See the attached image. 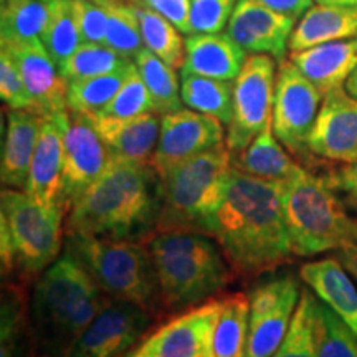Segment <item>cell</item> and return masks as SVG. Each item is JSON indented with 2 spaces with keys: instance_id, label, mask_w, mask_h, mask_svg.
Returning <instances> with one entry per match:
<instances>
[{
  "instance_id": "47",
  "label": "cell",
  "mask_w": 357,
  "mask_h": 357,
  "mask_svg": "<svg viewBox=\"0 0 357 357\" xmlns=\"http://www.w3.org/2000/svg\"><path fill=\"white\" fill-rule=\"evenodd\" d=\"M344 88L352 98H356V100H357V68L352 71L351 77L347 78V82L344 83Z\"/></svg>"
},
{
  "instance_id": "28",
  "label": "cell",
  "mask_w": 357,
  "mask_h": 357,
  "mask_svg": "<svg viewBox=\"0 0 357 357\" xmlns=\"http://www.w3.org/2000/svg\"><path fill=\"white\" fill-rule=\"evenodd\" d=\"M181 96L189 109L208 114L229 126L234 116V83L181 71Z\"/></svg>"
},
{
  "instance_id": "35",
  "label": "cell",
  "mask_w": 357,
  "mask_h": 357,
  "mask_svg": "<svg viewBox=\"0 0 357 357\" xmlns=\"http://www.w3.org/2000/svg\"><path fill=\"white\" fill-rule=\"evenodd\" d=\"M40 40L58 70L77 52L83 42L70 0H50V19Z\"/></svg>"
},
{
  "instance_id": "22",
  "label": "cell",
  "mask_w": 357,
  "mask_h": 357,
  "mask_svg": "<svg viewBox=\"0 0 357 357\" xmlns=\"http://www.w3.org/2000/svg\"><path fill=\"white\" fill-rule=\"evenodd\" d=\"M42 116L30 109H8L2 146L0 181L3 189L25 190L30 164L37 147Z\"/></svg>"
},
{
  "instance_id": "18",
  "label": "cell",
  "mask_w": 357,
  "mask_h": 357,
  "mask_svg": "<svg viewBox=\"0 0 357 357\" xmlns=\"http://www.w3.org/2000/svg\"><path fill=\"white\" fill-rule=\"evenodd\" d=\"M310 153L334 162H357V100L344 86L324 95L310 136Z\"/></svg>"
},
{
  "instance_id": "36",
  "label": "cell",
  "mask_w": 357,
  "mask_h": 357,
  "mask_svg": "<svg viewBox=\"0 0 357 357\" xmlns=\"http://www.w3.org/2000/svg\"><path fill=\"white\" fill-rule=\"evenodd\" d=\"M132 61L134 60L119 55L113 48L102 43H82L77 52L61 65L60 73L70 83L75 79H86L113 73V71L131 65Z\"/></svg>"
},
{
  "instance_id": "52",
  "label": "cell",
  "mask_w": 357,
  "mask_h": 357,
  "mask_svg": "<svg viewBox=\"0 0 357 357\" xmlns=\"http://www.w3.org/2000/svg\"><path fill=\"white\" fill-rule=\"evenodd\" d=\"M42 357H45V356H42Z\"/></svg>"
},
{
  "instance_id": "23",
  "label": "cell",
  "mask_w": 357,
  "mask_h": 357,
  "mask_svg": "<svg viewBox=\"0 0 357 357\" xmlns=\"http://www.w3.org/2000/svg\"><path fill=\"white\" fill-rule=\"evenodd\" d=\"M289 60L326 95L344 86L347 78L357 68V38L337 40L301 52H291Z\"/></svg>"
},
{
  "instance_id": "1",
  "label": "cell",
  "mask_w": 357,
  "mask_h": 357,
  "mask_svg": "<svg viewBox=\"0 0 357 357\" xmlns=\"http://www.w3.org/2000/svg\"><path fill=\"white\" fill-rule=\"evenodd\" d=\"M283 182L248 176L231 166L212 236L236 278L253 280L293 257L281 207Z\"/></svg>"
},
{
  "instance_id": "51",
  "label": "cell",
  "mask_w": 357,
  "mask_h": 357,
  "mask_svg": "<svg viewBox=\"0 0 357 357\" xmlns=\"http://www.w3.org/2000/svg\"><path fill=\"white\" fill-rule=\"evenodd\" d=\"M314 2H318V3H323V2H326V0H314Z\"/></svg>"
},
{
  "instance_id": "27",
  "label": "cell",
  "mask_w": 357,
  "mask_h": 357,
  "mask_svg": "<svg viewBox=\"0 0 357 357\" xmlns=\"http://www.w3.org/2000/svg\"><path fill=\"white\" fill-rule=\"evenodd\" d=\"M33 346L30 298L22 283L3 281L0 310V357H24Z\"/></svg>"
},
{
  "instance_id": "26",
  "label": "cell",
  "mask_w": 357,
  "mask_h": 357,
  "mask_svg": "<svg viewBox=\"0 0 357 357\" xmlns=\"http://www.w3.org/2000/svg\"><path fill=\"white\" fill-rule=\"evenodd\" d=\"M231 166L252 177L283 182L300 164L283 149L270 124L243 151L231 154Z\"/></svg>"
},
{
  "instance_id": "24",
  "label": "cell",
  "mask_w": 357,
  "mask_h": 357,
  "mask_svg": "<svg viewBox=\"0 0 357 357\" xmlns=\"http://www.w3.org/2000/svg\"><path fill=\"white\" fill-rule=\"evenodd\" d=\"M301 280L357 336V288L337 258L310 261L301 266Z\"/></svg>"
},
{
  "instance_id": "6",
  "label": "cell",
  "mask_w": 357,
  "mask_h": 357,
  "mask_svg": "<svg viewBox=\"0 0 357 357\" xmlns=\"http://www.w3.org/2000/svg\"><path fill=\"white\" fill-rule=\"evenodd\" d=\"M65 252L86 270L106 296L132 303L151 314L162 310L158 273L147 242L66 235Z\"/></svg>"
},
{
  "instance_id": "12",
  "label": "cell",
  "mask_w": 357,
  "mask_h": 357,
  "mask_svg": "<svg viewBox=\"0 0 357 357\" xmlns=\"http://www.w3.org/2000/svg\"><path fill=\"white\" fill-rule=\"evenodd\" d=\"M222 300L184 310L139 342L128 357H215L213 339Z\"/></svg>"
},
{
  "instance_id": "21",
  "label": "cell",
  "mask_w": 357,
  "mask_h": 357,
  "mask_svg": "<svg viewBox=\"0 0 357 357\" xmlns=\"http://www.w3.org/2000/svg\"><path fill=\"white\" fill-rule=\"evenodd\" d=\"M247 52L229 33H192L185 38L181 71L234 82L247 61Z\"/></svg>"
},
{
  "instance_id": "42",
  "label": "cell",
  "mask_w": 357,
  "mask_h": 357,
  "mask_svg": "<svg viewBox=\"0 0 357 357\" xmlns=\"http://www.w3.org/2000/svg\"><path fill=\"white\" fill-rule=\"evenodd\" d=\"M83 43H105L108 12L105 6L91 0H70Z\"/></svg>"
},
{
  "instance_id": "39",
  "label": "cell",
  "mask_w": 357,
  "mask_h": 357,
  "mask_svg": "<svg viewBox=\"0 0 357 357\" xmlns=\"http://www.w3.org/2000/svg\"><path fill=\"white\" fill-rule=\"evenodd\" d=\"M146 113H154L153 100H151L149 91H147L144 82H142L139 71L136 65L126 82L123 83L118 95L113 98V101L102 109V113L98 116H108V118H132ZM95 116V114H93Z\"/></svg>"
},
{
  "instance_id": "50",
  "label": "cell",
  "mask_w": 357,
  "mask_h": 357,
  "mask_svg": "<svg viewBox=\"0 0 357 357\" xmlns=\"http://www.w3.org/2000/svg\"><path fill=\"white\" fill-rule=\"evenodd\" d=\"M91 2H96V3H100V6H105V7L113 6V3H118L116 0H91Z\"/></svg>"
},
{
  "instance_id": "15",
  "label": "cell",
  "mask_w": 357,
  "mask_h": 357,
  "mask_svg": "<svg viewBox=\"0 0 357 357\" xmlns=\"http://www.w3.org/2000/svg\"><path fill=\"white\" fill-rule=\"evenodd\" d=\"M109 160L108 147L98 134L91 118L70 111L63 160V204L66 213L100 178Z\"/></svg>"
},
{
  "instance_id": "48",
  "label": "cell",
  "mask_w": 357,
  "mask_h": 357,
  "mask_svg": "<svg viewBox=\"0 0 357 357\" xmlns=\"http://www.w3.org/2000/svg\"><path fill=\"white\" fill-rule=\"evenodd\" d=\"M323 3H326V6H344L357 8V0H326Z\"/></svg>"
},
{
  "instance_id": "20",
  "label": "cell",
  "mask_w": 357,
  "mask_h": 357,
  "mask_svg": "<svg viewBox=\"0 0 357 357\" xmlns=\"http://www.w3.org/2000/svg\"><path fill=\"white\" fill-rule=\"evenodd\" d=\"M113 158L151 164L160 134V116L146 113L132 118L89 116Z\"/></svg>"
},
{
  "instance_id": "2",
  "label": "cell",
  "mask_w": 357,
  "mask_h": 357,
  "mask_svg": "<svg viewBox=\"0 0 357 357\" xmlns=\"http://www.w3.org/2000/svg\"><path fill=\"white\" fill-rule=\"evenodd\" d=\"M162 181L151 164L111 155L105 172L66 213V235L147 242L158 231Z\"/></svg>"
},
{
  "instance_id": "38",
  "label": "cell",
  "mask_w": 357,
  "mask_h": 357,
  "mask_svg": "<svg viewBox=\"0 0 357 357\" xmlns=\"http://www.w3.org/2000/svg\"><path fill=\"white\" fill-rule=\"evenodd\" d=\"M318 357H357V336L328 305L319 300L318 321Z\"/></svg>"
},
{
  "instance_id": "25",
  "label": "cell",
  "mask_w": 357,
  "mask_h": 357,
  "mask_svg": "<svg viewBox=\"0 0 357 357\" xmlns=\"http://www.w3.org/2000/svg\"><path fill=\"white\" fill-rule=\"evenodd\" d=\"M351 38H357V8L318 3L294 26L289 50L301 52L321 43Z\"/></svg>"
},
{
  "instance_id": "41",
  "label": "cell",
  "mask_w": 357,
  "mask_h": 357,
  "mask_svg": "<svg viewBox=\"0 0 357 357\" xmlns=\"http://www.w3.org/2000/svg\"><path fill=\"white\" fill-rule=\"evenodd\" d=\"M0 98L8 109H29V95L15 58L0 47Z\"/></svg>"
},
{
  "instance_id": "43",
  "label": "cell",
  "mask_w": 357,
  "mask_h": 357,
  "mask_svg": "<svg viewBox=\"0 0 357 357\" xmlns=\"http://www.w3.org/2000/svg\"><path fill=\"white\" fill-rule=\"evenodd\" d=\"M144 6L166 17L184 35H190V0H146Z\"/></svg>"
},
{
  "instance_id": "46",
  "label": "cell",
  "mask_w": 357,
  "mask_h": 357,
  "mask_svg": "<svg viewBox=\"0 0 357 357\" xmlns=\"http://www.w3.org/2000/svg\"><path fill=\"white\" fill-rule=\"evenodd\" d=\"M337 260L342 263L346 271L357 283V238L354 242L347 243L341 250H337Z\"/></svg>"
},
{
  "instance_id": "3",
  "label": "cell",
  "mask_w": 357,
  "mask_h": 357,
  "mask_svg": "<svg viewBox=\"0 0 357 357\" xmlns=\"http://www.w3.org/2000/svg\"><path fill=\"white\" fill-rule=\"evenodd\" d=\"M108 298L86 270L63 252L43 271L30 294L35 349L45 357H68Z\"/></svg>"
},
{
  "instance_id": "7",
  "label": "cell",
  "mask_w": 357,
  "mask_h": 357,
  "mask_svg": "<svg viewBox=\"0 0 357 357\" xmlns=\"http://www.w3.org/2000/svg\"><path fill=\"white\" fill-rule=\"evenodd\" d=\"M231 153L220 146L172 167L162 181V211L158 231L213 234V222L225 197Z\"/></svg>"
},
{
  "instance_id": "33",
  "label": "cell",
  "mask_w": 357,
  "mask_h": 357,
  "mask_svg": "<svg viewBox=\"0 0 357 357\" xmlns=\"http://www.w3.org/2000/svg\"><path fill=\"white\" fill-rule=\"evenodd\" d=\"M141 22L144 47L172 68H182L185 60V38L172 22L146 6H132Z\"/></svg>"
},
{
  "instance_id": "5",
  "label": "cell",
  "mask_w": 357,
  "mask_h": 357,
  "mask_svg": "<svg viewBox=\"0 0 357 357\" xmlns=\"http://www.w3.org/2000/svg\"><path fill=\"white\" fill-rule=\"evenodd\" d=\"M281 207L294 257L341 250L357 238V218L326 177L298 167L281 185Z\"/></svg>"
},
{
  "instance_id": "8",
  "label": "cell",
  "mask_w": 357,
  "mask_h": 357,
  "mask_svg": "<svg viewBox=\"0 0 357 357\" xmlns=\"http://www.w3.org/2000/svg\"><path fill=\"white\" fill-rule=\"evenodd\" d=\"M63 208H45L19 189L0 194V218L10 231L15 273L22 281L42 276L63 247Z\"/></svg>"
},
{
  "instance_id": "9",
  "label": "cell",
  "mask_w": 357,
  "mask_h": 357,
  "mask_svg": "<svg viewBox=\"0 0 357 357\" xmlns=\"http://www.w3.org/2000/svg\"><path fill=\"white\" fill-rule=\"evenodd\" d=\"M276 75L275 58L255 53L234 79V116L225 139L231 154L243 151L271 124Z\"/></svg>"
},
{
  "instance_id": "37",
  "label": "cell",
  "mask_w": 357,
  "mask_h": 357,
  "mask_svg": "<svg viewBox=\"0 0 357 357\" xmlns=\"http://www.w3.org/2000/svg\"><path fill=\"white\" fill-rule=\"evenodd\" d=\"M106 12H108V26L102 45L113 48L129 60H134V56L144 48L141 22L134 12V7L126 3H113L106 7Z\"/></svg>"
},
{
  "instance_id": "13",
  "label": "cell",
  "mask_w": 357,
  "mask_h": 357,
  "mask_svg": "<svg viewBox=\"0 0 357 357\" xmlns=\"http://www.w3.org/2000/svg\"><path fill=\"white\" fill-rule=\"evenodd\" d=\"M151 323L153 314L149 311L108 298L71 347L68 357H128L146 337Z\"/></svg>"
},
{
  "instance_id": "11",
  "label": "cell",
  "mask_w": 357,
  "mask_h": 357,
  "mask_svg": "<svg viewBox=\"0 0 357 357\" xmlns=\"http://www.w3.org/2000/svg\"><path fill=\"white\" fill-rule=\"evenodd\" d=\"M303 288L291 275L260 283L250 296L248 339L245 357H273L287 336Z\"/></svg>"
},
{
  "instance_id": "49",
  "label": "cell",
  "mask_w": 357,
  "mask_h": 357,
  "mask_svg": "<svg viewBox=\"0 0 357 357\" xmlns=\"http://www.w3.org/2000/svg\"><path fill=\"white\" fill-rule=\"evenodd\" d=\"M118 3H126V6H144L146 0H116Z\"/></svg>"
},
{
  "instance_id": "14",
  "label": "cell",
  "mask_w": 357,
  "mask_h": 357,
  "mask_svg": "<svg viewBox=\"0 0 357 357\" xmlns=\"http://www.w3.org/2000/svg\"><path fill=\"white\" fill-rule=\"evenodd\" d=\"M222 121L194 109H178L160 116V134L151 166L159 177L215 147L225 146L227 134Z\"/></svg>"
},
{
  "instance_id": "17",
  "label": "cell",
  "mask_w": 357,
  "mask_h": 357,
  "mask_svg": "<svg viewBox=\"0 0 357 357\" xmlns=\"http://www.w3.org/2000/svg\"><path fill=\"white\" fill-rule=\"evenodd\" d=\"M296 20L271 10L258 0H238L225 32L247 53L270 55L281 63L289 48Z\"/></svg>"
},
{
  "instance_id": "31",
  "label": "cell",
  "mask_w": 357,
  "mask_h": 357,
  "mask_svg": "<svg viewBox=\"0 0 357 357\" xmlns=\"http://www.w3.org/2000/svg\"><path fill=\"white\" fill-rule=\"evenodd\" d=\"M248 294L234 293L222 298L215 339H213L215 357H245L248 339Z\"/></svg>"
},
{
  "instance_id": "34",
  "label": "cell",
  "mask_w": 357,
  "mask_h": 357,
  "mask_svg": "<svg viewBox=\"0 0 357 357\" xmlns=\"http://www.w3.org/2000/svg\"><path fill=\"white\" fill-rule=\"evenodd\" d=\"M319 298L303 288L300 303L294 311L291 324L273 357H318V321Z\"/></svg>"
},
{
  "instance_id": "29",
  "label": "cell",
  "mask_w": 357,
  "mask_h": 357,
  "mask_svg": "<svg viewBox=\"0 0 357 357\" xmlns=\"http://www.w3.org/2000/svg\"><path fill=\"white\" fill-rule=\"evenodd\" d=\"M134 65L149 91L155 114L164 116L182 109L184 102H182L181 83H178L176 68L160 60L146 47L134 56Z\"/></svg>"
},
{
  "instance_id": "4",
  "label": "cell",
  "mask_w": 357,
  "mask_h": 357,
  "mask_svg": "<svg viewBox=\"0 0 357 357\" xmlns=\"http://www.w3.org/2000/svg\"><path fill=\"white\" fill-rule=\"evenodd\" d=\"M166 311L202 305L230 284L234 273L213 236L160 231L147 240Z\"/></svg>"
},
{
  "instance_id": "45",
  "label": "cell",
  "mask_w": 357,
  "mask_h": 357,
  "mask_svg": "<svg viewBox=\"0 0 357 357\" xmlns=\"http://www.w3.org/2000/svg\"><path fill=\"white\" fill-rule=\"evenodd\" d=\"M263 6L270 7L271 10H276L284 15L300 19L312 7L314 0H258Z\"/></svg>"
},
{
  "instance_id": "32",
  "label": "cell",
  "mask_w": 357,
  "mask_h": 357,
  "mask_svg": "<svg viewBox=\"0 0 357 357\" xmlns=\"http://www.w3.org/2000/svg\"><path fill=\"white\" fill-rule=\"evenodd\" d=\"M132 68L134 61L121 70L113 71V73L70 82L68 95H66L68 111L86 116L102 113V109L118 95Z\"/></svg>"
},
{
  "instance_id": "44",
  "label": "cell",
  "mask_w": 357,
  "mask_h": 357,
  "mask_svg": "<svg viewBox=\"0 0 357 357\" xmlns=\"http://www.w3.org/2000/svg\"><path fill=\"white\" fill-rule=\"evenodd\" d=\"M324 177L337 194L344 195L347 202L357 208V162L344 164Z\"/></svg>"
},
{
  "instance_id": "30",
  "label": "cell",
  "mask_w": 357,
  "mask_h": 357,
  "mask_svg": "<svg viewBox=\"0 0 357 357\" xmlns=\"http://www.w3.org/2000/svg\"><path fill=\"white\" fill-rule=\"evenodd\" d=\"M50 19V0H2L0 43H22L42 37Z\"/></svg>"
},
{
  "instance_id": "40",
  "label": "cell",
  "mask_w": 357,
  "mask_h": 357,
  "mask_svg": "<svg viewBox=\"0 0 357 357\" xmlns=\"http://www.w3.org/2000/svg\"><path fill=\"white\" fill-rule=\"evenodd\" d=\"M236 2L238 0H190V35L222 33L229 25Z\"/></svg>"
},
{
  "instance_id": "10",
  "label": "cell",
  "mask_w": 357,
  "mask_h": 357,
  "mask_svg": "<svg viewBox=\"0 0 357 357\" xmlns=\"http://www.w3.org/2000/svg\"><path fill=\"white\" fill-rule=\"evenodd\" d=\"M323 93L301 73L291 60H283L276 75L273 126L275 136L289 153L310 154V136L318 118Z\"/></svg>"
},
{
  "instance_id": "16",
  "label": "cell",
  "mask_w": 357,
  "mask_h": 357,
  "mask_svg": "<svg viewBox=\"0 0 357 357\" xmlns=\"http://www.w3.org/2000/svg\"><path fill=\"white\" fill-rule=\"evenodd\" d=\"M70 111L43 116L25 192L45 208H65L63 160Z\"/></svg>"
},
{
  "instance_id": "19",
  "label": "cell",
  "mask_w": 357,
  "mask_h": 357,
  "mask_svg": "<svg viewBox=\"0 0 357 357\" xmlns=\"http://www.w3.org/2000/svg\"><path fill=\"white\" fill-rule=\"evenodd\" d=\"M15 58L29 95V109L38 116H50L68 109V82L48 55L42 40L22 43H0Z\"/></svg>"
}]
</instances>
